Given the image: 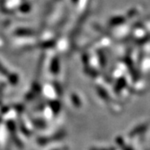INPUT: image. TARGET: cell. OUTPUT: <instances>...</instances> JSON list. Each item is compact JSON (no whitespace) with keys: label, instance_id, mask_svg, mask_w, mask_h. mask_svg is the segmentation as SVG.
<instances>
[{"label":"cell","instance_id":"6da1fadb","mask_svg":"<svg viewBox=\"0 0 150 150\" xmlns=\"http://www.w3.org/2000/svg\"><path fill=\"white\" fill-rule=\"evenodd\" d=\"M51 71H52V73H54V74L58 73V71H59V62H58V59H53V61H52Z\"/></svg>","mask_w":150,"mask_h":150},{"label":"cell","instance_id":"7a4b0ae2","mask_svg":"<svg viewBox=\"0 0 150 150\" xmlns=\"http://www.w3.org/2000/svg\"><path fill=\"white\" fill-rule=\"evenodd\" d=\"M0 73L4 75L8 74V71H7V69H6L3 65L1 64V63H0Z\"/></svg>","mask_w":150,"mask_h":150},{"label":"cell","instance_id":"3957f363","mask_svg":"<svg viewBox=\"0 0 150 150\" xmlns=\"http://www.w3.org/2000/svg\"><path fill=\"white\" fill-rule=\"evenodd\" d=\"M17 33H18V34H19V35H21V34H31V33H33L32 32H29V31H27V30H26V31H24V32H22V31H18V32H17Z\"/></svg>","mask_w":150,"mask_h":150}]
</instances>
